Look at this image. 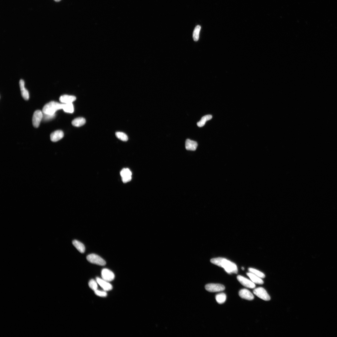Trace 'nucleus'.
Instances as JSON below:
<instances>
[{
  "label": "nucleus",
  "mask_w": 337,
  "mask_h": 337,
  "mask_svg": "<svg viewBox=\"0 0 337 337\" xmlns=\"http://www.w3.org/2000/svg\"><path fill=\"white\" fill-rule=\"evenodd\" d=\"M239 295L241 298L248 300H252L254 298L253 294L246 289L241 290L239 292Z\"/></svg>",
  "instance_id": "9d476101"
},
{
  "label": "nucleus",
  "mask_w": 337,
  "mask_h": 337,
  "mask_svg": "<svg viewBox=\"0 0 337 337\" xmlns=\"http://www.w3.org/2000/svg\"><path fill=\"white\" fill-rule=\"evenodd\" d=\"M215 299L219 304H222L226 301V296L225 294L223 293H220L216 296Z\"/></svg>",
  "instance_id": "6ab92c4d"
},
{
  "label": "nucleus",
  "mask_w": 337,
  "mask_h": 337,
  "mask_svg": "<svg viewBox=\"0 0 337 337\" xmlns=\"http://www.w3.org/2000/svg\"><path fill=\"white\" fill-rule=\"evenodd\" d=\"M212 118V116L210 115H206L203 117L200 121L197 123L198 126L199 127H203L205 125L207 121L211 120Z\"/></svg>",
  "instance_id": "aec40b11"
},
{
  "label": "nucleus",
  "mask_w": 337,
  "mask_h": 337,
  "mask_svg": "<svg viewBox=\"0 0 337 337\" xmlns=\"http://www.w3.org/2000/svg\"><path fill=\"white\" fill-rule=\"evenodd\" d=\"M55 1L56 2H59L61 1V0H55Z\"/></svg>",
  "instance_id": "cd10ccee"
},
{
  "label": "nucleus",
  "mask_w": 337,
  "mask_h": 337,
  "mask_svg": "<svg viewBox=\"0 0 337 337\" xmlns=\"http://www.w3.org/2000/svg\"><path fill=\"white\" fill-rule=\"evenodd\" d=\"M242 269H243V270H244V268H243V267H242Z\"/></svg>",
  "instance_id": "c85d7f7f"
},
{
  "label": "nucleus",
  "mask_w": 337,
  "mask_h": 337,
  "mask_svg": "<svg viewBox=\"0 0 337 337\" xmlns=\"http://www.w3.org/2000/svg\"><path fill=\"white\" fill-rule=\"evenodd\" d=\"M248 271L249 272L254 274L261 279L264 278L265 277V275L263 273L256 269L252 268H249L248 269Z\"/></svg>",
  "instance_id": "5701e85b"
},
{
  "label": "nucleus",
  "mask_w": 337,
  "mask_h": 337,
  "mask_svg": "<svg viewBox=\"0 0 337 337\" xmlns=\"http://www.w3.org/2000/svg\"><path fill=\"white\" fill-rule=\"evenodd\" d=\"M72 243L74 247L79 251L81 253H83L85 250L84 245L79 241L75 240L73 241Z\"/></svg>",
  "instance_id": "f3484780"
},
{
  "label": "nucleus",
  "mask_w": 337,
  "mask_h": 337,
  "mask_svg": "<svg viewBox=\"0 0 337 337\" xmlns=\"http://www.w3.org/2000/svg\"><path fill=\"white\" fill-rule=\"evenodd\" d=\"M120 175L122 177L123 183H126L130 181L132 179V173L128 168L123 169L120 172Z\"/></svg>",
  "instance_id": "1a4fd4ad"
},
{
  "label": "nucleus",
  "mask_w": 337,
  "mask_h": 337,
  "mask_svg": "<svg viewBox=\"0 0 337 337\" xmlns=\"http://www.w3.org/2000/svg\"><path fill=\"white\" fill-rule=\"evenodd\" d=\"M86 123V120L83 117H78L74 119L72 122V124L76 127H80L83 126Z\"/></svg>",
  "instance_id": "a211bd4d"
},
{
  "label": "nucleus",
  "mask_w": 337,
  "mask_h": 337,
  "mask_svg": "<svg viewBox=\"0 0 337 337\" xmlns=\"http://www.w3.org/2000/svg\"><path fill=\"white\" fill-rule=\"evenodd\" d=\"M116 136L118 139L123 141L126 142L128 140L127 136L123 133L117 132L116 133Z\"/></svg>",
  "instance_id": "b1692460"
},
{
  "label": "nucleus",
  "mask_w": 337,
  "mask_h": 337,
  "mask_svg": "<svg viewBox=\"0 0 337 337\" xmlns=\"http://www.w3.org/2000/svg\"><path fill=\"white\" fill-rule=\"evenodd\" d=\"M64 133L61 130H57L52 133L50 136L51 140L55 142L61 139L64 136Z\"/></svg>",
  "instance_id": "f8f14e48"
},
{
  "label": "nucleus",
  "mask_w": 337,
  "mask_h": 337,
  "mask_svg": "<svg viewBox=\"0 0 337 337\" xmlns=\"http://www.w3.org/2000/svg\"><path fill=\"white\" fill-rule=\"evenodd\" d=\"M197 146L198 144L196 142L189 139L186 140L185 147L187 150L195 151L196 149Z\"/></svg>",
  "instance_id": "4468645a"
},
{
  "label": "nucleus",
  "mask_w": 337,
  "mask_h": 337,
  "mask_svg": "<svg viewBox=\"0 0 337 337\" xmlns=\"http://www.w3.org/2000/svg\"><path fill=\"white\" fill-rule=\"evenodd\" d=\"M213 264L223 268L228 273H237L238 270L237 266L234 263L222 257L213 258L211 260Z\"/></svg>",
  "instance_id": "f257e3e1"
},
{
  "label": "nucleus",
  "mask_w": 337,
  "mask_h": 337,
  "mask_svg": "<svg viewBox=\"0 0 337 337\" xmlns=\"http://www.w3.org/2000/svg\"><path fill=\"white\" fill-rule=\"evenodd\" d=\"M97 282L94 279H91L89 283V287L93 291H95L98 290V285Z\"/></svg>",
  "instance_id": "393cba45"
},
{
  "label": "nucleus",
  "mask_w": 337,
  "mask_h": 337,
  "mask_svg": "<svg viewBox=\"0 0 337 337\" xmlns=\"http://www.w3.org/2000/svg\"><path fill=\"white\" fill-rule=\"evenodd\" d=\"M63 109L67 113H73L74 111V107L73 103L64 104Z\"/></svg>",
  "instance_id": "412c9836"
},
{
  "label": "nucleus",
  "mask_w": 337,
  "mask_h": 337,
  "mask_svg": "<svg viewBox=\"0 0 337 337\" xmlns=\"http://www.w3.org/2000/svg\"><path fill=\"white\" fill-rule=\"evenodd\" d=\"M94 292L95 294L99 297H105L107 296V294L105 291H101L98 289Z\"/></svg>",
  "instance_id": "a878e982"
},
{
  "label": "nucleus",
  "mask_w": 337,
  "mask_h": 337,
  "mask_svg": "<svg viewBox=\"0 0 337 337\" xmlns=\"http://www.w3.org/2000/svg\"><path fill=\"white\" fill-rule=\"evenodd\" d=\"M76 99V98L75 96L66 95H64L59 98L60 101L64 104L72 103Z\"/></svg>",
  "instance_id": "2eb2a0df"
},
{
  "label": "nucleus",
  "mask_w": 337,
  "mask_h": 337,
  "mask_svg": "<svg viewBox=\"0 0 337 337\" xmlns=\"http://www.w3.org/2000/svg\"><path fill=\"white\" fill-rule=\"evenodd\" d=\"M101 276L102 279L108 282L113 280L115 278L114 273L107 269H104L102 270L101 272Z\"/></svg>",
  "instance_id": "6e6552de"
},
{
  "label": "nucleus",
  "mask_w": 337,
  "mask_h": 337,
  "mask_svg": "<svg viewBox=\"0 0 337 337\" xmlns=\"http://www.w3.org/2000/svg\"><path fill=\"white\" fill-rule=\"evenodd\" d=\"M19 85L22 97L25 100H28L30 97L28 91L24 87V81L23 80H20Z\"/></svg>",
  "instance_id": "ddd939ff"
},
{
  "label": "nucleus",
  "mask_w": 337,
  "mask_h": 337,
  "mask_svg": "<svg viewBox=\"0 0 337 337\" xmlns=\"http://www.w3.org/2000/svg\"><path fill=\"white\" fill-rule=\"evenodd\" d=\"M253 292L257 296L266 301H270L271 298L266 291L263 288L259 287L255 289Z\"/></svg>",
  "instance_id": "20e7f679"
},
{
  "label": "nucleus",
  "mask_w": 337,
  "mask_h": 337,
  "mask_svg": "<svg viewBox=\"0 0 337 337\" xmlns=\"http://www.w3.org/2000/svg\"><path fill=\"white\" fill-rule=\"evenodd\" d=\"M63 104L54 101H51L43 107L42 112L45 114L54 115L57 111L63 109Z\"/></svg>",
  "instance_id": "f03ea898"
},
{
  "label": "nucleus",
  "mask_w": 337,
  "mask_h": 337,
  "mask_svg": "<svg viewBox=\"0 0 337 337\" xmlns=\"http://www.w3.org/2000/svg\"><path fill=\"white\" fill-rule=\"evenodd\" d=\"M45 114V118L46 120H47V119H49L52 118L55 116V114L53 115H49L45 114Z\"/></svg>",
  "instance_id": "bb28decb"
},
{
  "label": "nucleus",
  "mask_w": 337,
  "mask_h": 337,
  "mask_svg": "<svg viewBox=\"0 0 337 337\" xmlns=\"http://www.w3.org/2000/svg\"><path fill=\"white\" fill-rule=\"evenodd\" d=\"M205 289L209 292H217L223 291L225 289V287L222 284L211 283L206 285Z\"/></svg>",
  "instance_id": "39448f33"
},
{
  "label": "nucleus",
  "mask_w": 337,
  "mask_h": 337,
  "mask_svg": "<svg viewBox=\"0 0 337 337\" xmlns=\"http://www.w3.org/2000/svg\"><path fill=\"white\" fill-rule=\"evenodd\" d=\"M238 281L244 286L250 289H254L256 286L251 280H250L244 277L238 275L237 276Z\"/></svg>",
  "instance_id": "0eeeda50"
},
{
  "label": "nucleus",
  "mask_w": 337,
  "mask_h": 337,
  "mask_svg": "<svg viewBox=\"0 0 337 337\" xmlns=\"http://www.w3.org/2000/svg\"><path fill=\"white\" fill-rule=\"evenodd\" d=\"M201 30V27L200 25H197L193 31V37L195 41H197L199 38L200 32Z\"/></svg>",
  "instance_id": "4be33fe9"
},
{
  "label": "nucleus",
  "mask_w": 337,
  "mask_h": 337,
  "mask_svg": "<svg viewBox=\"0 0 337 337\" xmlns=\"http://www.w3.org/2000/svg\"><path fill=\"white\" fill-rule=\"evenodd\" d=\"M42 117V113L41 111L37 110L34 112L32 118V123L34 127H39Z\"/></svg>",
  "instance_id": "423d86ee"
},
{
  "label": "nucleus",
  "mask_w": 337,
  "mask_h": 337,
  "mask_svg": "<svg viewBox=\"0 0 337 337\" xmlns=\"http://www.w3.org/2000/svg\"><path fill=\"white\" fill-rule=\"evenodd\" d=\"M87 261L90 263L100 266H105L106 261L99 256L95 254H91L87 257Z\"/></svg>",
  "instance_id": "7ed1b4c3"
},
{
  "label": "nucleus",
  "mask_w": 337,
  "mask_h": 337,
  "mask_svg": "<svg viewBox=\"0 0 337 337\" xmlns=\"http://www.w3.org/2000/svg\"><path fill=\"white\" fill-rule=\"evenodd\" d=\"M96 281L101 287L105 291H109L112 289L111 285L109 283L102 279L97 277Z\"/></svg>",
  "instance_id": "9b49d317"
},
{
  "label": "nucleus",
  "mask_w": 337,
  "mask_h": 337,
  "mask_svg": "<svg viewBox=\"0 0 337 337\" xmlns=\"http://www.w3.org/2000/svg\"><path fill=\"white\" fill-rule=\"evenodd\" d=\"M247 275L254 283L258 284H263L264 283L261 278L251 273H248Z\"/></svg>",
  "instance_id": "dca6fc26"
}]
</instances>
